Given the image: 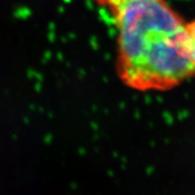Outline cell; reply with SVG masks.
Here are the masks:
<instances>
[{"label": "cell", "instance_id": "6da1fadb", "mask_svg": "<svg viewBox=\"0 0 195 195\" xmlns=\"http://www.w3.org/2000/svg\"><path fill=\"white\" fill-rule=\"evenodd\" d=\"M112 11L117 37V70L137 91H165L195 74L186 24L164 0H120Z\"/></svg>", "mask_w": 195, "mask_h": 195}, {"label": "cell", "instance_id": "7a4b0ae2", "mask_svg": "<svg viewBox=\"0 0 195 195\" xmlns=\"http://www.w3.org/2000/svg\"><path fill=\"white\" fill-rule=\"evenodd\" d=\"M187 29V36H188V44H189V51H190V57L195 67V20L186 24Z\"/></svg>", "mask_w": 195, "mask_h": 195}, {"label": "cell", "instance_id": "3957f363", "mask_svg": "<svg viewBox=\"0 0 195 195\" xmlns=\"http://www.w3.org/2000/svg\"><path fill=\"white\" fill-rule=\"evenodd\" d=\"M96 2H98L99 4H102L104 6H107L109 8H111L113 5H114L117 2H119L120 0H95Z\"/></svg>", "mask_w": 195, "mask_h": 195}]
</instances>
